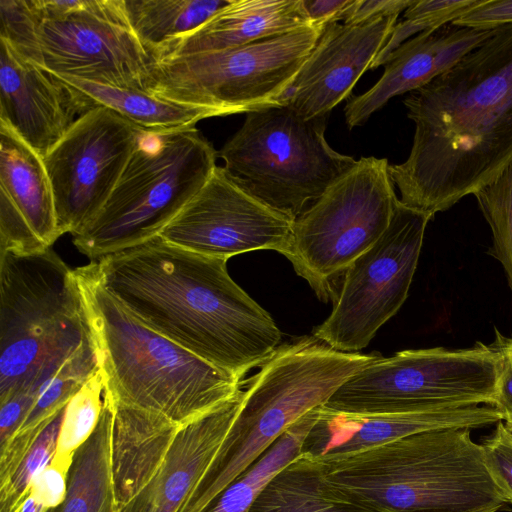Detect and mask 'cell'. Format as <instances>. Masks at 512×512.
I'll return each instance as SVG.
<instances>
[{
  "mask_svg": "<svg viewBox=\"0 0 512 512\" xmlns=\"http://www.w3.org/2000/svg\"><path fill=\"white\" fill-rule=\"evenodd\" d=\"M55 76L86 94L98 106L107 107L148 131L190 128L202 119L223 116L212 108L173 102L143 90L93 83L66 75Z\"/></svg>",
  "mask_w": 512,
  "mask_h": 512,
  "instance_id": "obj_26",
  "label": "cell"
},
{
  "mask_svg": "<svg viewBox=\"0 0 512 512\" xmlns=\"http://www.w3.org/2000/svg\"><path fill=\"white\" fill-rule=\"evenodd\" d=\"M0 38L48 73L147 91L151 57L123 0H0Z\"/></svg>",
  "mask_w": 512,
  "mask_h": 512,
  "instance_id": "obj_7",
  "label": "cell"
},
{
  "mask_svg": "<svg viewBox=\"0 0 512 512\" xmlns=\"http://www.w3.org/2000/svg\"><path fill=\"white\" fill-rule=\"evenodd\" d=\"M502 420L491 405L383 414L340 413L321 406L302 453L316 458L348 454L425 431L472 429Z\"/></svg>",
  "mask_w": 512,
  "mask_h": 512,
  "instance_id": "obj_18",
  "label": "cell"
},
{
  "mask_svg": "<svg viewBox=\"0 0 512 512\" xmlns=\"http://www.w3.org/2000/svg\"><path fill=\"white\" fill-rule=\"evenodd\" d=\"M65 404L48 419L10 479L0 485V512H19L30 493L33 479L53 459Z\"/></svg>",
  "mask_w": 512,
  "mask_h": 512,
  "instance_id": "obj_31",
  "label": "cell"
},
{
  "mask_svg": "<svg viewBox=\"0 0 512 512\" xmlns=\"http://www.w3.org/2000/svg\"><path fill=\"white\" fill-rule=\"evenodd\" d=\"M503 423H504L505 429L507 430V432L512 437V416L504 418V422Z\"/></svg>",
  "mask_w": 512,
  "mask_h": 512,
  "instance_id": "obj_41",
  "label": "cell"
},
{
  "mask_svg": "<svg viewBox=\"0 0 512 512\" xmlns=\"http://www.w3.org/2000/svg\"><path fill=\"white\" fill-rule=\"evenodd\" d=\"M98 105L86 94L22 58L0 38V121L42 158Z\"/></svg>",
  "mask_w": 512,
  "mask_h": 512,
  "instance_id": "obj_17",
  "label": "cell"
},
{
  "mask_svg": "<svg viewBox=\"0 0 512 512\" xmlns=\"http://www.w3.org/2000/svg\"><path fill=\"white\" fill-rule=\"evenodd\" d=\"M242 396L180 427L157 473L121 512H179L214 459Z\"/></svg>",
  "mask_w": 512,
  "mask_h": 512,
  "instance_id": "obj_20",
  "label": "cell"
},
{
  "mask_svg": "<svg viewBox=\"0 0 512 512\" xmlns=\"http://www.w3.org/2000/svg\"><path fill=\"white\" fill-rule=\"evenodd\" d=\"M88 265L137 320L239 380L279 345L275 321L233 281L225 259L157 235Z\"/></svg>",
  "mask_w": 512,
  "mask_h": 512,
  "instance_id": "obj_2",
  "label": "cell"
},
{
  "mask_svg": "<svg viewBox=\"0 0 512 512\" xmlns=\"http://www.w3.org/2000/svg\"><path fill=\"white\" fill-rule=\"evenodd\" d=\"M377 357L335 350L313 335L278 346L250 379L229 431L179 512H203L289 427Z\"/></svg>",
  "mask_w": 512,
  "mask_h": 512,
  "instance_id": "obj_5",
  "label": "cell"
},
{
  "mask_svg": "<svg viewBox=\"0 0 512 512\" xmlns=\"http://www.w3.org/2000/svg\"><path fill=\"white\" fill-rule=\"evenodd\" d=\"M251 512H384L330 482L322 463L301 453L264 488Z\"/></svg>",
  "mask_w": 512,
  "mask_h": 512,
  "instance_id": "obj_24",
  "label": "cell"
},
{
  "mask_svg": "<svg viewBox=\"0 0 512 512\" xmlns=\"http://www.w3.org/2000/svg\"><path fill=\"white\" fill-rule=\"evenodd\" d=\"M74 457V456H73ZM72 459H52L33 479L30 494L45 508H53L65 499Z\"/></svg>",
  "mask_w": 512,
  "mask_h": 512,
  "instance_id": "obj_34",
  "label": "cell"
},
{
  "mask_svg": "<svg viewBox=\"0 0 512 512\" xmlns=\"http://www.w3.org/2000/svg\"><path fill=\"white\" fill-rule=\"evenodd\" d=\"M451 24L482 30L512 24V0H480Z\"/></svg>",
  "mask_w": 512,
  "mask_h": 512,
  "instance_id": "obj_36",
  "label": "cell"
},
{
  "mask_svg": "<svg viewBox=\"0 0 512 512\" xmlns=\"http://www.w3.org/2000/svg\"><path fill=\"white\" fill-rule=\"evenodd\" d=\"M493 31L450 23L402 43L385 60L384 73L379 80L346 104L344 112L349 129L363 125L391 98L430 83L489 38Z\"/></svg>",
  "mask_w": 512,
  "mask_h": 512,
  "instance_id": "obj_19",
  "label": "cell"
},
{
  "mask_svg": "<svg viewBox=\"0 0 512 512\" xmlns=\"http://www.w3.org/2000/svg\"><path fill=\"white\" fill-rule=\"evenodd\" d=\"M481 445L491 475L507 501L512 503V437L502 421Z\"/></svg>",
  "mask_w": 512,
  "mask_h": 512,
  "instance_id": "obj_33",
  "label": "cell"
},
{
  "mask_svg": "<svg viewBox=\"0 0 512 512\" xmlns=\"http://www.w3.org/2000/svg\"><path fill=\"white\" fill-rule=\"evenodd\" d=\"M354 2L355 0H303L311 24L317 26L343 21Z\"/></svg>",
  "mask_w": 512,
  "mask_h": 512,
  "instance_id": "obj_39",
  "label": "cell"
},
{
  "mask_svg": "<svg viewBox=\"0 0 512 512\" xmlns=\"http://www.w3.org/2000/svg\"><path fill=\"white\" fill-rule=\"evenodd\" d=\"M46 249L10 198L0 190V252L30 254Z\"/></svg>",
  "mask_w": 512,
  "mask_h": 512,
  "instance_id": "obj_32",
  "label": "cell"
},
{
  "mask_svg": "<svg viewBox=\"0 0 512 512\" xmlns=\"http://www.w3.org/2000/svg\"><path fill=\"white\" fill-rule=\"evenodd\" d=\"M473 195L492 232L488 254L500 262L512 290V161Z\"/></svg>",
  "mask_w": 512,
  "mask_h": 512,
  "instance_id": "obj_30",
  "label": "cell"
},
{
  "mask_svg": "<svg viewBox=\"0 0 512 512\" xmlns=\"http://www.w3.org/2000/svg\"><path fill=\"white\" fill-rule=\"evenodd\" d=\"M415 132L389 165L404 205L435 216L493 181L512 161V24L403 101Z\"/></svg>",
  "mask_w": 512,
  "mask_h": 512,
  "instance_id": "obj_1",
  "label": "cell"
},
{
  "mask_svg": "<svg viewBox=\"0 0 512 512\" xmlns=\"http://www.w3.org/2000/svg\"><path fill=\"white\" fill-rule=\"evenodd\" d=\"M75 273L114 404L182 427L240 394L241 380L137 320L89 265Z\"/></svg>",
  "mask_w": 512,
  "mask_h": 512,
  "instance_id": "obj_3",
  "label": "cell"
},
{
  "mask_svg": "<svg viewBox=\"0 0 512 512\" xmlns=\"http://www.w3.org/2000/svg\"><path fill=\"white\" fill-rule=\"evenodd\" d=\"M293 224L241 188L224 167L216 166L159 236L182 249L225 260L256 250H274L287 258Z\"/></svg>",
  "mask_w": 512,
  "mask_h": 512,
  "instance_id": "obj_15",
  "label": "cell"
},
{
  "mask_svg": "<svg viewBox=\"0 0 512 512\" xmlns=\"http://www.w3.org/2000/svg\"><path fill=\"white\" fill-rule=\"evenodd\" d=\"M497 355L490 345L407 349L377 357L322 405L340 413L383 414L493 404Z\"/></svg>",
  "mask_w": 512,
  "mask_h": 512,
  "instance_id": "obj_11",
  "label": "cell"
},
{
  "mask_svg": "<svg viewBox=\"0 0 512 512\" xmlns=\"http://www.w3.org/2000/svg\"><path fill=\"white\" fill-rule=\"evenodd\" d=\"M37 399L31 390L18 391L0 402V450L18 432Z\"/></svg>",
  "mask_w": 512,
  "mask_h": 512,
  "instance_id": "obj_37",
  "label": "cell"
},
{
  "mask_svg": "<svg viewBox=\"0 0 512 512\" xmlns=\"http://www.w3.org/2000/svg\"><path fill=\"white\" fill-rule=\"evenodd\" d=\"M415 0H355L344 16L343 23L356 24L379 16L405 12Z\"/></svg>",
  "mask_w": 512,
  "mask_h": 512,
  "instance_id": "obj_38",
  "label": "cell"
},
{
  "mask_svg": "<svg viewBox=\"0 0 512 512\" xmlns=\"http://www.w3.org/2000/svg\"><path fill=\"white\" fill-rule=\"evenodd\" d=\"M47 508L39 504L29 493L19 512H45Z\"/></svg>",
  "mask_w": 512,
  "mask_h": 512,
  "instance_id": "obj_40",
  "label": "cell"
},
{
  "mask_svg": "<svg viewBox=\"0 0 512 512\" xmlns=\"http://www.w3.org/2000/svg\"><path fill=\"white\" fill-rule=\"evenodd\" d=\"M231 0H123L130 29L151 55L208 21Z\"/></svg>",
  "mask_w": 512,
  "mask_h": 512,
  "instance_id": "obj_27",
  "label": "cell"
},
{
  "mask_svg": "<svg viewBox=\"0 0 512 512\" xmlns=\"http://www.w3.org/2000/svg\"><path fill=\"white\" fill-rule=\"evenodd\" d=\"M327 118L306 119L284 104L248 112L218 156L241 188L294 221L357 162L328 144Z\"/></svg>",
  "mask_w": 512,
  "mask_h": 512,
  "instance_id": "obj_9",
  "label": "cell"
},
{
  "mask_svg": "<svg viewBox=\"0 0 512 512\" xmlns=\"http://www.w3.org/2000/svg\"><path fill=\"white\" fill-rule=\"evenodd\" d=\"M490 347L497 355L496 394L492 406L502 418L512 416V337H506L495 328V340Z\"/></svg>",
  "mask_w": 512,
  "mask_h": 512,
  "instance_id": "obj_35",
  "label": "cell"
},
{
  "mask_svg": "<svg viewBox=\"0 0 512 512\" xmlns=\"http://www.w3.org/2000/svg\"><path fill=\"white\" fill-rule=\"evenodd\" d=\"M324 27L308 25L241 47L153 61L148 92L223 116L278 105Z\"/></svg>",
  "mask_w": 512,
  "mask_h": 512,
  "instance_id": "obj_10",
  "label": "cell"
},
{
  "mask_svg": "<svg viewBox=\"0 0 512 512\" xmlns=\"http://www.w3.org/2000/svg\"><path fill=\"white\" fill-rule=\"evenodd\" d=\"M469 428L317 458L327 479L384 512H498L507 503Z\"/></svg>",
  "mask_w": 512,
  "mask_h": 512,
  "instance_id": "obj_4",
  "label": "cell"
},
{
  "mask_svg": "<svg viewBox=\"0 0 512 512\" xmlns=\"http://www.w3.org/2000/svg\"><path fill=\"white\" fill-rule=\"evenodd\" d=\"M179 429L160 415L114 404L111 461L120 510L157 473Z\"/></svg>",
  "mask_w": 512,
  "mask_h": 512,
  "instance_id": "obj_22",
  "label": "cell"
},
{
  "mask_svg": "<svg viewBox=\"0 0 512 512\" xmlns=\"http://www.w3.org/2000/svg\"><path fill=\"white\" fill-rule=\"evenodd\" d=\"M320 407L308 412L289 427L203 512H251L253 504L268 483L302 453L304 440L318 417Z\"/></svg>",
  "mask_w": 512,
  "mask_h": 512,
  "instance_id": "obj_28",
  "label": "cell"
},
{
  "mask_svg": "<svg viewBox=\"0 0 512 512\" xmlns=\"http://www.w3.org/2000/svg\"><path fill=\"white\" fill-rule=\"evenodd\" d=\"M218 153L195 127L143 130L110 197L73 243L91 261L157 236L212 175Z\"/></svg>",
  "mask_w": 512,
  "mask_h": 512,
  "instance_id": "obj_8",
  "label": "cell"
},
{
  "mask_svg": "<svg viewBox=\"0 0 512 512\" xmlns=\"http://www.w3.org/2000/svg\"><path fill=\"white\" fill-rule=\"evenodd\" d=\"M0 190L46 248L61 236L43 158L0 121Z\"/></svg>",
  "mask_w": 512,
  "mask_h": 512,
  "instance_id": "obj_23",
  "label": "cell"
},
{
  "mask_svg": "<svg viewBox=\"0 0 512 512\" xmlns=\"http://www.w3.org/2000/svg\"><path fill=\"white\" fill-rule=\"evenodd\" d=\"M386 158L361 157L293 224L287 259L323 300L330 282L385 232L398 198Z\"/></svg>",
  "mask_w": 512,
  "mask_h": 512,
  "instance_id": "obj_12",
  "label": "cell"
},
{
  "mask_svg": "<svg viewBox=\"0 0 512 512\" xmlns=\"http://www.w3.org/2000/svg\"><path fill=\"white\" fill-rule=\"evenodd\" d=\"M109 395L100 367L65 404L54 459L73 458L96 429Z\"/></svg>",
  "mask_w": 512,
  "mask_h": 512,
  "instance_id": "obj_29",
  "label": "cell"
},
{
  "mask_svg": "<svg viewBox=\"0 0 512 512\" xmlns=\"http://www.w3.org/2000/svg\"><path fill=\"white\" fill-rule=\"evenodd\" d=\"M308 25L303 0H231L197 29L167 41L151 59L241 47Z\"/></svg>",
  "mask_w": 512,
  "mask_h": 512,
  "instance_id": "obj_21",
  "label": "cell"
},
{
  "mask_svg": "<svg viewBox=\"0 0 512 512\" xmlns=\"http://www.w3.org/2000/svg\"><path fill=\"white\" fill-rule=\"evenodd\" d=\"M397 18L379 16L356 24H326L279 104L289 106L306 119L328 117L370 69Z\"/></svg>",
  "mask_w": 512,
  "mask_h": 512,
  "instance_id": "obj_16",
  "label": "cell"
},
{
  "mask_svg": "<svg viewBox=\"0 0 512 512\" xmlns=\"http://www.w3.org/2000/svg\"><path fill=\"white\" fill-rule=\"evenodd\" d=\"M432 219L398 200L385 232L345 271L334 308L313 336L342 352L365 348L407 299Z\"/></svg>",
  "mask_w": 512,
  "mask_h": 512,
  "instance_id": "obj_13",
  "label": "cell"
},
{
  "mask_svg": "<svg viewBox=\"0 0 512 512\" xmlns=\"http://www.w3.org/2000/svg\"><path fill=\"white\" fill-rule=\"evenodd\" d=\"M113 423L110 394L96 429L74 454L65 499L45 512H121L112 473Z\"/></svg>",
  "mask_w": 512,
  "mask_h": 512,
  "instance_id": "obj_25",
  "label": "cell"
},
{
  "mask_svg": "<svg viewBox=\"0 0 512 512\" xmlns=\"http://www.w3.org/2000/svg\"><path fill=\"white\" fill-rule=\"evenodd\" d=\"M144 129L97 106L81 116L43 158L60 235L77 234L102 209Z\"/></svg>",
  "mask_w": 512,
  "mask_h": 512,
  "instance_id": "obj_14",
  "label": "cell"
},
{
  "mask_svg": "<svg viewBox=\"0 0 512 512\" xmlns=\"http://www.w3.org/2000/svg\"><path fill=\"white\" fill-rule=\"evenodd\" d=\"M95 343L72 270L51 248L0 252V402L39 387Z\"/></svg>",
  "mask_w": 512,
  "mask_h": 512,
  "instance_id": "obj_6",
  "label": "cell"
}]
</instances>
